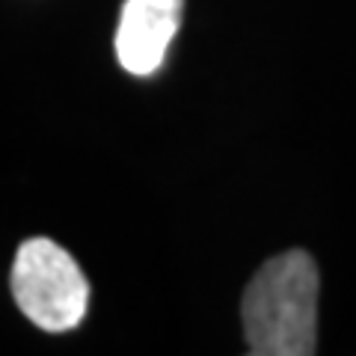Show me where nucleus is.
<instances>
[{
	"label": "nucleus",
	"instance_id": "3",
	"mask_svg": "<svg viewBox=\"0 0 356 356\" xmlns=\"http://www.w3.org/2000/svg\"><path fill=\"white\" fill-rule=\"evenodd\" d=\"M184 0H125L116 27V60L134 77H152L181 27Z\"/></svg>",
	"mask_w": 356,
	"mask_h": 356
},
{
	"label": "nucleus",
	"instance_id": "2",
	"mask_svg": "<svg viewBox=\"0 0 356 356\" xmlns=\"http://www.w3.org/2000/svg\"><path fill=\"white\" fill-rule=\"evenodd\" d=\"M9 282L18 309L44 332H69L86 315V276L72 255L48 238L21 243Z\"/></svg>",
	"mask_w": 356,
	"mask_h": 356
},
{
	"label": "nucleus",
	"instance_id": "1",
	"mask_svg": "<svg viewBox=\"0 0 356 356\" xmlns=\"http://www.w3.org/2000/svg\"><path fill=\"white\" fill-rule=\"evenodd\" d=\"M318 264L288 250L259 267L243 291L247 350L255 356H309L318 350Z\"/></svg>",
	"mask_w": 356,
	"mask_h": 356
}]
</instances>
